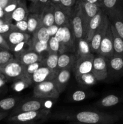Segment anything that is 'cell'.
Listing matches in <instances>:
<instances>
[{
  "label": "cell",
  "mask_w": 123,
  "mask_h": 124,
  "mask_svg": "<svg viewBox=\"0 0 123 124\" xmlns=\"http://www.w3.org/2000/svg\"><path fill=\"white\" fill-rule=\"evenodd\" d=\"M57 73L58 71L53 70L43 65L36 70L31 76V81L33 83L38 84L44 81H51L55 78Z\"/></svg>",
  "instance_id": "13"
},
{
  "label": "cell",
  "mask_w": 123,
  "mask_h": 124,
  "mask_svg": "<svg viewBox=\"0 0 123 124\" xmlns=\"http://www.w3.org/2000/svg\"><path fill=\"white\" fill-rule=\"evenodd\" d=\"M49 1L55 5L60 4V0H49Z\"/></svg>",
  "instance_id": "53"
},
{
  "label": "cell",
  "mask_w": 123,
  "mask_h": 124,
  "mask_svg": "<svg viewBox=\"0 0 123 124\" xmlns=\"http://www.w3.org/2000/svg\"><path fill=\"white\" fill-rule=\"evenodd\" d=\"M6 79L0 73V93L7 92Z\"/></svg>",
  "instance_id": "46"
},
{
  "label": "cell",
  "mask_w": 123,
  "mask_h": 124,
  "mask_svg": "<svg viewBox=\"0 0 123 124\" xmlns=\"http://www.w3.org/2000/svg\"><path fill=\"white\" fill-rule=\"evenodd\" d=\"M45 101L44 99L36 98L28 99L27 101H20L13 110L8 116H13L16 114L27 111H38L44 108H47L45 107Z\"/></svg>",
  "instance_id": "6"
},
{
  "label": "cell",
  "mask_w": 123,
  "mask_h": 124,
  "mask_svg": "<svg viewBox=\"0 0 123 124\" xmlns=\"http://www.w3.org/2000/svg\"><path fill=\"white\" fill-rule=\"evenodd\" d=\"M104 13V12L103 10L100 8L97 13L89 21L88 25V28H87L85 38H84L88 42H90L93 37V35H94L95 31L98 28L99 25H100Z\"/></svg>",
  "instance_id": "18"
},
{
  "label": "cell",
  "mask_w": 123,
  "mask_h": 124,
  "mask_svg": "<svg viewBox=\"0 0 123 124\" xmlns=\"http://www.w3.org/2000/svg\"><path fill=\"white\" fill-rule=\"evenodd\" d=\"M77 59V56L71 54V52H64L59 54L58 59L57 70L65 69H71L74 67Z\"/></svg>",
  "instance_id": "22"
},
{
  "label": "cell",
  "mask_w": 123,
  "mask_h": 124,
  "mask_svg": "<svg viewBox=\"0 0 123 124\" xmlns=\"http://www.w3.org/2000/svg\"><path fill=\"white\" fill-rule=\"evenodd\" d=\"M29 50H33L37 53H41L44 52H48V42L43 43L38 41H32L30 39V48Z\"/></svg>",
  "instance_id": "35"
},
{
  "label": "cell",
  "mask_w": 123,
  "mask_h": 124,
  "mask_svg": "<svg viewBox=\"0 0 123 124\" xmlns=\"http://www.w3.org/2000/svg\"><path fill=\"white\" fill-rule=\"evenodd\" d=\"M27 33L32 35L41 26V14L36 13H29L27 18Z\"/></svg>",
  "instance_id": "25"
},
{
  "label": "cell",
  "mask_w": 123,
  "mask_h": 124,
  "mask_svg": "<svg viewBox=\"0 0 123 124\" xmlns=\"http://www.w3.org/2000/svg\"><path fill=\"white\" fill-rule=\"evenodd\" d=\"M110 23V22L109 19L107 14L104 12L103 16H102V21L100 23V25H99L98 28L96 29L95 33L93 35L91 41L89 42L92 52L96 53H98L101 42L104 36L106 35Z\"/></svg>",
  "instance_id": "7"
},
{
  "label": "cell",
  "mask_w": 123,
  "mask_h": 124,
  "mask_svg": "<svg viewBox=\"0 0 123 124\" xmlns=\"http://www.w3.org/2000/svg\"><path fill=\"white\" fill-rule=\"evenodd\" d=\"M0 48L10 50L8 44L7 43V42H6V41L5 40V39L4 38L3 36L1 35H0Z\"/></svg>",
  "instance_id": "48"
},
{
  "label": "cell",
  "mask_w": 123,
  "mask_h": 124,
  "mask_svg": "<svg viewBox=\"0 0 123 124\" xmlns=\"http://www.w3.org/2000/svg\"><path fill=\"white\" fill-rule=\"evenodd\" d=\"M0 18H1V19H6V13H5L4 10V8L1 7H0ZM6 20H7V19H6Z\"/></svg>",
  "instance_id": "51"
},
{
  "label": "cell",
  "mask_w": 123,
  "mask_h": 124,
  "mask_svg": "<svg viewBox=\"0 0 123 124\" xmlns=\"http://www.w3.org/2000/svg\"><path fill=\"white\" fill-rule=\"evenodd\" d=\"M72 10L66 9L59 4H54V24L60 27L69 23Z\"/></svg>",
  "instance_id": "16"
},
{
  "label": "cell",
  "mask_w": 123,
  "mask_h": 124,
  "mask_svg": "<svg viewBox=\"0 0 123 124\" xmlns=\"http://www.w3.org/2000/svg\"><path fill=\"white\" fill-rule=\"evenodd\" d=\"M94 56V54L91 53L89 55L77 57L74 65L75 75L92 72Z\"/></svg>",
  "instance_id": "11"
},
{
  "label": "cell",
  "mask_w": 123,
  "mask_h": 124,
  "mask_svg": "<svg viewBox=\"0 0 123 124\" xmlns=\"http://www.w3.org/2000/svg\"><path fill=\"white\" fill-rule=\"evenodd\" d=\"M113 36V44L114 54L123 56V39L118 35L114 27L110 23Z\"/></svg>",
  "instance_id": "28"
},
{
  "label": "cell",
  "mask_w": 123,
  "mask_h": 124,
  "mask_svg": "<svg viewBox=\"0 0 123 124\" xmlns=\"http://www.w3.org/2000/svg\"><path fill=\"white\" fill-rule=\"evenodd\" d=\"M29 13L25 1L24 0H19L18 6L11 15V19L14 22L23 20L27 18Z\"/></svg>",
  "instance_id": "23"
},
{
  "label": "cell",
  "mask_w": 123,
  "mask_h": 124,
  "mask_svg": "<svg viewBox=\"0 0 123 124\" xmlns=\"http://www.w3.org/2000/svg\"><path fill=\"white\" fill-rule=\"evenodd\" d=\"M51 114L49 109L44 108L8 116L7 121L9 124H41L49 119Z\"/></svg>",
  "instance_id": "2"
},
{
  "label": "cell",
  "mask_w": 123,
  "mask_h": 124,
  "mask_svg": "<svg viewBox=\"0 0 123 124\" xmlns=\"http://www.w3.org/2000/svg\"><path fill=\"white\" fill-rule=\"evenodd\" d=\"M102 1H103V0H100V3H101V4H102Z\"/></svg>",
  "instance_id": "55"
},
{
  "label": "cell",
  "mask_w": 123,
  "mask_h": 124,
  "mask_svg": "<svg viewBox=\"0 0 123 124\" xmlns=\"http://www.w3.org/2000/svg\"><path fill=\"white\" fill-rule=\"evenodd\" d=\"M3 37L8 44L10 49H11L12 47L19 42L29 41L31 36L30 34L15 30L3 35Z\"/></svg>",
  "instance_id": "15"
},
{
  "label": "cell",
  "mask_w": 123,
  "mask_h": 124,
  "mask_svg": "<svg viewBox=\"0 0 123 124\" xmlns=\"http://www.w3.org/2000/svg\"><path fill=\"white\" fill-rule=\"evenodd\" d=\"M8 115H9V111L0 113V121H2V120L8 117Z\"/></svg>",
  "instance_id": "50"
},
{
  "label": "cell",
  "mask_w": 123,
  "mask_h": 124,
  "mask_svg": "<svg viewBox=\"0 0 123 124\" xmlns=\"http://www.w3.org/2000/svg\"><path fill=\"white\" fill-rule=\"evenodd\" d=\"M32 84L33 82L30 78L24 76L13 81V84L11 85V88L14 92H20L30 87Z\"/></svg>",
  "instance_id": "27"
},
{
  "label": "cell",
  "mask_w": 123,
  "mask_h": 124,
  "mask_svg": "<svg viewBox=\"0 0 123 124\" xmlns=\"http://www.w3.org/2000/svg\"><path fill=\"white\" fill-rule=\"evenodd\" d=\"M82 1L89 2V3L96 4H98V6H100L101 7V3L100 2V0H82Z\"/></svg>",
  "instance_id": "52"
},
{
  "label": "cell",
  "mask_w": 123,
  "mask_h": 124,
  "mask_svg": "<svg viewBox=\"0 0 123 124\" xmlns=\"http://www.w3.org/2000/svg\"><path fill=\"white\" fill-rule=\"evenodd\" d=\"M119 115V116H121L122 115H123V111L121 113V114H120V115Z\"/></svg>",
  "instance_id": "57"
},
{
  "label": "cell",
  "mask_w": 123,
  "mask_h": 124,
  "mask_svg": "<svg viewBox=\"0 0 123 124\" xmlns=\"http://www.w3.org/2000/svg\"><path fill=\"white\" fill-rule=\"evenodd\" d=\"M64 35H65V29H64V27L60 26L59 27V29H58L57 31L55 33L54 37L57 39V40L59 42H60L61 43L63 39Z\"/></svg>",
  "instance_id": "45"
},
{
  "label": "cell",
  "mask_w": 123,
  "mask_h": 124,
  "mask_svg": "<svg viewBox=\"0 0 123 124\" xmlns=\"http://www.w3.org/2000/svg\"><path fill=\"white\" fill-rule=\"evenodd\" d=\"M91 47L90 43L86 41L85 39H81L77 41V58L79 56H87L91 54Z\"/></svg>",
  "instance_id": "30"
},
{
  "label": "cell",
  "mask_w": 123,
  "mask_h": 124,
  "mask_svg": "<svg viewBox=\"0 0 123 124\" xmlns=\"http://www.w3.org/2000/svg\"><path fill=\"white\" fill-rule=\"evenodd\" d=\"M121 102H123V94H109L98 101L96 104L100 107L108 108L116 105Z\"/></svg>",
  "instance_id": "24"
},
{
  "label": "cell",
  "mask_w": 123,
  "mask_h": 124,
  "mask_svg": "<svg viewBox=\"0 0 123 124\" xmlns=\"http://www.w3.org/2000/svg\"><path fill=\"white\" fill-rule=\"evenodd\" d=\"M15 30H17V29L13 22H6L0 25V35L3 36Z\"/></svg>",
  "instance_id": "41"
},
{
  "label": "cell",
  "mask_w": 123,
  "mask_h": 124,
  "mask_svg": "<svg viewBox=\"0 0 123 124\" xmlns=\"http://www.w3.org/2000/svg\"><path fill=\"white\" fill-rule=\"evenodd\" d=\"M28 45H30V40L29 41H23V42H19V43L17 44L15 46L12 47L11 48L10 51L14 54V58H15L16 56L20 54V53H22L24 51L27 50V49H25V47L27 46H28Z\"/></svg>",
  "instance_id": "40"
},
{
  "label": "cell",
  "mask_w": 123,
  "mask_h": 124,
  "mask_svg": "<svg viewBox=\"0 0 123 124\" xmlns=\"http://www.w3.org/2000/svg\"><path fill=\"white\" fill-rule=\"evenodd\" d=\"M121 116L118 114H109L98 111H63L51 114L49 119L66 121L78 124H112Z\"/></svg>",
  "instance_id": "1"
},
{
  "label": "cell",
  "mask_w": 123,
  "mask_h": 124,
  "mask_svg": "<svg viewBox=\"0 0 123 124\" xmlns=\"http://www.w3.org/2000/svg\"><path fill=\"white\" fill-rule=\"evenodd\" d=\"M48 56L47 58L43 59L44 65L53 70H57L58 59H59V53H48Z\"/></svg>",
  "instance_id": "33"
},
{
  "label": "cell",
  "mask_w": 123,
  "mask_h": 124,
  "mask_svg": "<svg viewBox=\"0 0 123 124\" xmlns=\"http://www.w3.org/2000/svg\"><path fill=\"white\" fill-rule=\"evenodd\" d=\"M14 58L18 59L24 66L33 64L36 62L42 61V56L41 54L31 50L24 51Z\"/></svg>",
  "instance_id": "19"
},
{
  "label": "cell",
  "mask_w": 123,
  "mask_h": 124,
  "mask_svg": "<svg viewBox=\"0 0 123 124\" xmlns=\"http://www.w3.org/2000/svg\"><path fill=\"white\" fill-rule=\"evenodd\" d=\"M54 4L50 1L41 13V25L47 27L54 24Z\"/></svg>",
  "instance_id": "21"
},
{
  "label": "cell",
  "mask_w": 123,
  "mask_h": 124,
  "mask_svg": "<svg viewBox=\"0 0 123 124\" xmlns=\"http://www.w3.org/2000/svg\"><path fill=\"white\" fill-rule=\"evenodd\" d=\"M62 53V47L54 36H51L48 41V53Z\"/></svg>",
  "instance_id": "36"
},
{
  "label": "cell",
  "mask_w": 123,
  "mask_h": 124,
  "mask_svg": "<svg viewBox=\"0 0 123 124\" xmlns=\"http://www.w3.org/2000/svg\"><path fill=\"white\" fill-rule=\"evenodd\" d=\"M78 2L80 6L81 9H82L84 19H85L86 24L88 27L90 19L97 13L101 7L96 4L89 3V2H85L82 0H78Z\"/></svg>",
  "instance_id": "17"
},
{
  "label": "cell",
  "mask_w": 123,
  "mask_h": 124,
  "mask_svg": "<svg viewBox=\"0 0 123 124\" xmlns=\"http://www.w3.org/2000/svg\"><path fill=\"white\" fill-rule=\"evenodd\" d=\"M14 24L17 30H19V31H22V32L27 33V19H23V20L19 21L14 22Z\"/></svg>",
  "instance_id": "43"
},
{
  "label": "cell",
  "mask_w": 123,
  "mask_h": 124,
  "mask_svg": "<svg viewBox=\"0 0 123 124\" xmlns=\"http://www.w3.org/2000/svg\"><path fill=\"white\" fill-rule=\"evenodd\" d=\"M12 1H13V0H0V7L4 8Z\"/></svg>",
  "instance_id": "49"
},
{
  "label": "cell",
  "mask_w": 123,
  "mask_h": 124,
  "mask_svg": "<svg viewBox=\"0 0 123 124\" xmlns=\"http://www.w3.org/2000/svg\"><path fill=\"white\" fill-rule=\"evenodd\" d=\"M98 53L107 59H109L114 55L113 36H112L110 23L109 25L106 35L101 41Z\"/></svg>",
  "instance_id": "9"
},
{
  "label": "cell",
  "mask_w": 123,
  "mask_h": 124,
  "mask_svg": "<svg viewBox=\"0 0 123 124\" xmlns=\"http://www.w3.org/2000/svg\"><path fill=\"white\" fill-rule=\"evenodd\" d=\"M19 1V0H13L4 8V10L6 13V19L8 21L12 22V19H11V15L18 6Z\"/></svg>",
  "instance_id": "39"
},
{
  "label": "cell",
  "mask_w": 123,
  "mask_h": 124,
  "mask_svg": "<svg viewBox=\"0 0 123 124\" xmlns=\"http://www.w3.org/2000/svg\"><path fill=\"white\" fill-rule=\"evenodd\" d=\"M6 22H10V21H7L6 19H1V18H0V25H2V24H4V23H6Z\"/></svg>",
  "instance_id": "54"
},
{
  "label": "cell",
  "mask_w": 123,
  "mask_h": 124,
  "mask_svg": "<svg viewBox=\"0 0 123 124\" xmlns=\"http://www.w3.org/2000/svg\"><path fill=\"white\" fill-rule=\"evenodd\" d=\"M75 78L78 83L85 86L93 85L98 82L95 76L92 72L75 75Z\"/></svg>",
  "instance_id": "31"
},
{
  "label": "cell",
  "mask_w": 123,
  "mask_h": 124,
  "mask_svg": "<svg viewBox=\"0 0 123 124\" xmlns=\"http://www.w3.org/2000/svg\"><path fill=\"white\" fill-rule=\"evenodd\" d=\"M69 23L77 42L85 38L88 27L78 0L70 15Z\"/></svg>",
  "instance_id": "3"
},
{
  "label": "cell",
  "mask_w": 123,
  "mask_h": 124,
  "mask_svg": "<svg viewBox=\"0 0 123 124\" xmlns=\"http://www.w3.org/2000/svg\"><path fill=\"white\" fill-rule=\"evenodd\" d=\"M92 73L98 81H104L109 77L107 58L100 54L94 56Z\"/></svg>",
  "instance_id": "8"
},
{
  "label": "cell",
  "mask_w": 123,
  "mask_h": 124,
  "mask_svg": "<svg viewBox=\"0 0 123 124\" xmlns=\"http://www.w3.org/2000/svg\"><path fill=\"white\" fill-rule=\"evenodd\" d=\"M59 26H58L56 24H54L53 25H50V26L47 27V30H48V33L50 36H54L55 33L57 31L58 29H59Z\"/></svg>",
  "instance_id": "47"
},
{
  "label": "cell",
  "mask_w": 123,
  "mask_h": 124,
  "mask_svg": "<svg viewBox=\"0 0 123 124\" xmlns=\"http://www.w3.org/2000/svg\"><path fill=\"white\" fill-rule=\"evenodd\" d=\"M87 98L86 93L82 90H77L71 96V99L74 102H80Z\"/></svg>",
  "instance_id": "42"
},
{
  "label": "cell",
  "mask_w": 123,
  "mask_h": 124,
  "mask_svg": "<svg viewBox=\"0 0 123 124\" xmlns=\"http://www.w3.org/2000/svg\"><path fill=\"white\" fill-rule=\"evenodd\" d=\"M0 73L3 75L6 81H13L26 76L25 66L16 58L4 66L0 67Z\"/></svg>",
  "instance_id": "5"
},
{
  "label": "cell",
  "mask_w": 123,
  "mask_h": 124,
  "mask_svg": "<svg viewBox=\"0 0 123 124\" xmlns=\"http://www.w3.org/2000/svg\"><path fill=\"white\" fill-rule=\"evenodd\" d=\"M77 1V0H60V4L59 5L66 9L71 10L73 9Z\"/></svg>",
  "instance_id": "44"
},
{
  "label": "cell",
  "mask_w": 123,
  "mask_h": 124,
  "mask_svg": "<svg viewBox=\"0 0 123 124\" xmlns=\"http://www.w3.org/2000/svg\"><path fill=\"white\" fill-rule=\"evenodd\" d=\"M14 59V56L10 50L0 48V67H2Z\"/></svg>",
  "instance_id": "37"
},
{
  "label": "cell",
  "mask_w": 123,
  "mask_h": 124,
  "mask_svg": "<svg viewBox=\"0 0 123 124\" xmlns=\"http://www.w3.org/2000/svg\"><path fill=\"white\" fill-rule=\"evenodd\" d=\"M63 27L65 29V35L63 39L60 43L62 47V53L75 52L76 46H77V42L73 33L69 22L67 24L63 25Z\"/></svg>",
  "instance_id": "12"
},
{
  "label": "cell",
  "mask_w": 123,
  "mask_h": 124,
  "mask_svg": "<svg viewBox=\"0 0 123 124\" xmlns=\"http://www.w3.org/2000/svg\"><path fill=\"white\" fill-rule=\"evenodd\" d=\"M111 24L114 27L118 35L123 39V8L118 7L107 15Z\"/></svg>",
  "instance_id": "14"
},
{
  "label": "cell",
  "mask_w": 123,
  "mask_h": 124,
  "mask_svg": "<svg viewBox=\"0 0 123 124\" xmlns=\"http://www.w3.org/2000/svg\"><path fill=\"white\" fill-rule=\"evenodd\" d=\"M70 78H71V69H63L58 71L56 76L54 79V81L60 94L65 91L66 85L69 81Z\"/></svg>",
  "instance_id": "20"
},
{
  "label": "cell",
  "mask_w": 123,
  "mask_h": 124,
  "mask_svg": "<svg viewBox=\"0 0 123 124\" xmlns=\"http://www.w3.org/2000/svg\"><path fill=\"white\" fill-rule=\"evenodd\" d=\"M49 0H36L31 2L28 8L29 12L41 14Z\"/></svg>",
  "instance_id": "34"
},
{
  "label": "cell",
  "mask_w": 123,
  "mask_h": 124,
  "mask_svg": "<svg viewBox=\"0 0 123 124\" xmlns=\"http://www.w3.org/2000/svg\"></svg>",
  "instance_id": "58"
},
{
  "label": "cell",
  "mask_w": 123,
  "mask_h": 124,
  "mask_svg": "<svg viewBox=\"0 0 123 124\" xmlns=\"http://www.w3.org/2000/svg\"><path fill=\"white\" fill-rule=\"evenodd\" d=\"M29 1H31V2H34V1H36V0H29Z\"/></svg>",
  "instance_id": "56"
},
{
  "label": "cell",
  "mask_w": 123,
  "mask_h": 124,
  "mask_svg": "<svg viewBox=\"0 0 123 124\" xmlns=\"http://www.w3.org/2000/svg\"><path fill=\"white\" fill-rule=\"evenodd\" d=\"M33 95L34 98L40 99H57L60 93L53 79L36 84L34 87Z\"/></svg>",
  "instance_id": "4"
},
{
  "label": "cell",
  "mask_w": 123,
  "mask_h": 124,
  "mask_svg": "<svg viewBox=\"0 0 123 124\" xmlns=\"http://www.w3.org/2000/svg\"><path fill=\"white\" fill-rule=\"evenodd\" d=\"M43 65H44L43 60L36 62H34L33 64L26 65V66H25V75L31 78V76L33 75L34 73Z\"/></svg>",
  "instance_id": "38"
},
{
  "label": "cell",
  "mask_w": 123,
  "mask_h": 124,
  "mask_svg": "<svg viewBox=\"0 0 123 124\" xmlns=\"http://www.w3.org/2000/svg\"><path fill=\"white\" fill-rule=\"evenodd\" d=\"M20 99L17 97H8L0 100V113L12 110L19 102Z\"/></svg>",
  "instance_id": "26"
},
{
  "label": "cell",
  "mask_w": 123,
  "mask_h": 124,
  "mask_svg": "<svg viewBox=\"0 0 123 124\" xmlns=\"http://www.w3.org/2000/svg\"><path fill=\"white\" fill-rule=\"evenodd\" d=\"M109 75L114 79L123 76V56L114 55L107 59Z\"/></svg>",
  "instance_id": "10"
},
{
  "label": "cell",
  "mask_w": 123,
  "mask_h": 124,
  "mask_svg": "<svg viewBox=\"0 0 123 124\" xmlns=\"http://www.w3.org/2000/svg\"><path fill=\"white\" fill-rule=\"evenodd\" d=\"M51 36H49L47 30V27L43 25H41L33 34L30 39L32 41H38L43 43H48Z\"/></svg>",
  "instance_id": "29"
},
{
  "label": "cell",
  "mask_w": 123,
  "mask_h": 124,
  "mask_svg": "<svg viewBox=\"0 0 123 124\" xmlns=\"http://www.w3.org/2000/svg\"><path fill=\"white\" fill-rule=\"evenodd\" d=\"M123 0H103L101 8L107 15L118 7L123 6Z\"/></svg>",
  "instance_id": "32"
}]
</instances>
